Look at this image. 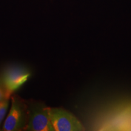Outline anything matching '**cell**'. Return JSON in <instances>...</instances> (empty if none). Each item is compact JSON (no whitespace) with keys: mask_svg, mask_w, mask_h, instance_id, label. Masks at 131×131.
<instances>
[{"mask_svg":"<svg viewBox=\"0 0 131 131\" xmlns=\"http://www.w3.org/2000/svg\"><path fill=\"white\" fill-rule=\"evenodd\" d=\"M9 100L5 99L0 101V125L4 118L9 107Z\"/></svg>","mask_w":131,"mask_h":131,"instance_id":"obj_5","label":"cell"},{"mask_svg":"<svg viewBox=\"0 0 131 131\" xmlns=\"http://www.w3.org/2000/svg\"><path fill=\"white\" fill-rule=\"evenodd\" d=\"M27 106L29 117L25 130L55 131L49 117V107L43 103L35 101L28 102Z\"/></svg>","mask_w":131,"mask_h":131,"instance_id":"obj_2","label":"cell"},{"mask_svg":"<svg viewBox=\"0 0 131 131\" xmlns=\"http://www.w3.org/2000/svg\"><path fill=\"white\" fill-rule=\"evenodd\" d=\"M29 112L27 103L20 97H12L11 107L3 126L4 131L25 130L28 123Z\"/></svg>","mask_w":131,"mask_h":131,"instance_id":"obj_1","label":"cell"},{"mask_svg":"<svg viewBox=\"0 0 131 131\" xmlns=\"http://www.w3.org/2000/svg\"><path fill=\"white\" fill-rule=\"evenodd\" d=\"M10 96L11 95L8 93L7 91L5 88L2 79L1 78H0V101L5 99H9Z\"/></svg>","mask_w":131,"mask_h":131,"instance_id":"obj_6","label":"cell"},{"mask_svg":"<svg viewBox=\"0 0 131 131\" xmlns=\"http://www.w3.org/2000/svg\"><path fill=\"white\" fill-rule=\"evenodd\" d=\"M49 114L55 131L84 130L80 120L69 111L61 107H49Z\"/></svg>","mask_w":131,"mask_h":131,"instance_id":"obj_3","label":"cell"},{"mask_svg":"<svg viewBox=\"0 0 131 131\" xmlns=\"http://www.w3.org/2000/svg\"><path fill=\"white\" fill-rule=\"evenodd\" d=\"M30 77V72L23 67L14 66L8 68L1 77L3 83L8 93L12 95L19 89Z\"/></svg>","mask_w":131,"mask_h":131,"instance_id":"obj_4","label":"cell"}]
</instances>
